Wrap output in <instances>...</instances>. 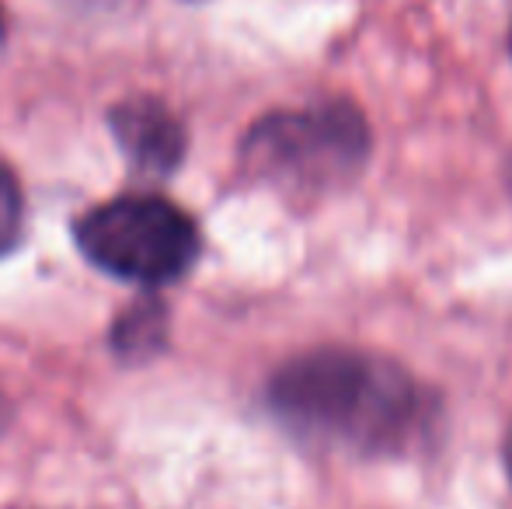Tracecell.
Wrapping results in <instances>:
<instances>
[{"mask_svg":"<svg viewBox=\"0 0 512 509\" xmlns=\"http://www.w3.org/2000/svg\"><path fill=\"white\" fill-rule=\"evenodd\" d=\"M506 468H509V478H512V429H509V440H506Z\"/></svg>","mask_w":512,"mask_h":509,"instance_id":"obj_7","label":"cell"},{"mask_svg":"<svg viewBox=\"0 0 512 509\" xmlns=\"http://www.w3.org/2000/svg\"><path fill=\"white\" fill-rule=\"evenodd\" d=\"M0 35H4V14H0Z\"/></svg>","mask_w":512,"mask_h":509,"instance_id":"obj_8","label":"cell"},{"mask_svg":"<svg viewBox=\"0 0 512 509\" xmlns=\"http://www.w3.org/2000/svg\"><path fill=\"white\" fill-rule=\"evenodd\" d=\"M164 332H168V318L157 300H140L129 307L112 328V346L126 360H147L164 346Z\"/></svg>","mask_w":512,"mask_h":509,"instance_id":"obj_5","label":"cell"},{"mask_svg":"<svg viewBox=\"0 0 512 509\" xmlns=\"http://www.w3.org/2000/svg\"><path fill=\"white\" fill-rule=\"evenodd\" d=\"M74 238L91 265L143 286L175 283L199 255L192 217L157 196H126L98 206L77 224Z\"/></svg>","mask_w":512,"mask_h":509,"instance_id":"obj_2","label":"cell"},{"mask_svg":"<svg viewBox=\"0 0 512 509\" xmlns=\"http://www.w3.org/2000/svg\"><path fill=\"white\" fill-rule=\"evenodd\" d=\"M370 133L356 109L324 105L314 112H279L248 133L244 161L279 185H324L366 157Z\"/></svg>","mask_w":512,"mask_h":509,"instance_id":"obj_3","label":"cell"},{"mask_svg":"<svg viewBox=\"0 0 512 509\" xmlns=\"http://www.w3.org/2000/svg\"><path fill=\"white\" fill-rule=\"evenodd\" d=\"M108 126L136 175L164 178L185 157V129L175 112L157 98H129L115 105Z\"/></svg>","mask_w":512,"mask_h":509,"instance_id":"obj_4","label":"cell"},{"mask_svg":"<svg viewBox=\"0 0 512 509\" xmlns=\"http://www.w3.org/2000/svg\"><path fill=\"white\" fill-rule=\"evenodd\" d=\"M269 401L293 429L356 447H398L415 422V387L401 370L345 349L290 360L269 384Z\"/></svg>","mask_w":512,"mask_h":509,"instance_id":"obj_1","label":"cell"},{"mask_svg":"<svg viewBox=\"0 0 512 509\" xmlns=\"http://www.w3.org/2000/svg\"><path fill=\"white\" fill-rule=\"evenodd\" d=\"M25 227V203H21V185L14 171L0 161V258L11 255L21 241Z\"/></svg>","mask_w":512,"mask_h":509,"instance_id":"obj_6","label":"cell"}]
</instances>
